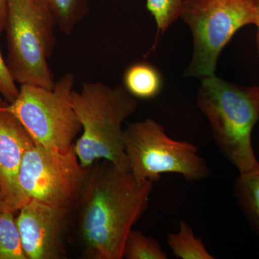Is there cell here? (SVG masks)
<instances>
[{
	"mask_svg": "<svg viewBox=\"0 0 259 259\" xmlns=\"http://www.w3.org/2000/svg\"><path fill=\"white\" fill-rule=\"evenodd\" d=\"M152 188L153 182L140 183L107 160L89 167L79 204L88 256L122 258L126 238L146 212Z\"/></svg>",
	"mask_w": 259,
	"mask_h": 259,
	"instance_id": "1",
	"label": "cell"
},
{
	"mask_svg": "<svg viewBox=\"0 0 259 259\" xmlns=\"http://www.w3.org/2000/svg\"><path fill=\"white\" fill-rule=\"evenodd\" d=\"M197 103L209 121L218 149L240 175L258 170L251 135L259 121V87L237 84L214 74L206 76Z\"/></svg>",
	"mask_w": 259,
	"mask_h": 259,
	"instance_id": "2",
	"label": "cell"
},
{
	"mask_svg": "<svg viewBox=\"0 0 259 259\" xmlns=\"http://www.w3.org/2000/svg\"><path fill=\"white\" fill-rule=\"evenodd\" d=\"M74 111L82 134L74 144L81 164L90 167L107 160L130 171L124 145V122L137 110L138 102L124 86L85 82L73 90Z\"/></svg>",
	"mask_w": 259,
	"mask_h": 259,
	"instance_id": "3",
	"label": "cell"
},
{
	"mask_svg": "<svg viewBox=\"0 0 259 259\" xmlns=\"http://www.w3.org/2000/svg\"><path fill=\"white\" fill-rule=\"evenodd\" d=\"M124 145L130 171L140 183L158 182L166 173L178 174L188 182L210 175L197 146L168 137L163 126L153 119L128 124L124 129Z\"/></svg>",
	"mask_w": 259,
	"mask_h": 259,
	"instance_id": "4",
	"label": "cell"
},
{
	"mask_svg": "<svg viewBox=\"0 0 259 259\" xmlns=\"http://www.w3.org/2000/svg\"><path fill=\"white\" fill-rule=\"evenodd\" d=\"M55 25L49 12L35 0H8L7 64L16 82L54 88L48 59L55 44Z\"/></svg>",
	"mask_w": 259,
	"mask_h": 259,
	"instance_id": "5",
	"label": "cell"
},
{
	"mask_svg": "<svg viewBox=\"0 0 259 259\" xmlns=\"http://www.w3.org/2000/svg\"><path fill=\"white\" fill-rule=\"evenodd\" d=\"M256 0H183L180 18L193 36L185 76L214 74L219 56L240 29L255 24Z\"/></svg>",
	"mask_w": 259,
	"mask_h": 259,
	"instance_id": "6",
	"label": "cell"
},
{
	"mask_svg": "<svg viewBox=\"0 0 259 259\" xmlns=\"http://www.w3.org/2000/svg\"><path fill=\"white\" fill-rule=\"evenodd\" d=\"M74 75L67 73L52 89L23 84L16 100L5 105L35 144L66 149L74 145L81 125L72 102Z\"/></svg>",
	"mask_w": 259,
	"mask_h": 259,
	"instance_id": "7",
	"label": "cell"
},
{
	"mask_svg": "<svg viewBox=\"0 0 259 259\" xmlns=\"http://www.w3.org/2000/svg\"><path fill=\"white\" fill-rule=\"evenodd\" d=\"M88 171L74 145L60 149L35 144L24 156L19 183L29 199L71 210L79 204Z\"/></svg>",
	"mask_w": 259,
	"mask_h": 259,
	"instance_id": "8",
	"label": "cell"
},
{
	"mask_svg": "<svg viewBox=\"0 0 259 259\" xmlns=\"http://www.w3.org/2000/svg\"><path fill=\"white\" fill-rule=\"evenodd\" d=\"M16 218L28 259H57L64 255L63 233L69 210L30 199Z\"/></svg>",
	"mask_w": 259,
	"mask_h": 259,
	"instance_id": "9",
	"label": "cell"
},
{
	"mask_svg": "<svg viewBox=\"0 0 259 259\" xmlns=\"http://www.w3.org/2000/svg\"><path fill=\"white\" fill-rule=\"evenodd\" d=\"M6 105H0V190L5 211L15 212L30 199L19 183V173L25 153L35 143Z\"/></svg>",
	"mask_w": 259,
	"mask_h": 259,
	"instance_id": "10",
	"label": "cell"
},
{
	"mask_svg": "<svg viewBox=\"0 0 259 259\" xmlns=\"http://www.w3.org/2000/svg\"><path fill=\"white\" fill-rule=\"evenodd\" d=\"M163 84V76L159 70L148 63L131 65L124 73V88L136 99L151 100L157 97Z\"/></svg>",
	"mask_w": 259,
	"mask_h": 259,
	"instance_id": "11",
	"label": "cell"
},
{
	"mask_svg": "<svg viewBox=\"0 0 259 259\" xmlns=\"http://www.w3.org/2000/svg\"><path fill=\"white\" fill-rule=\"evenodd\" d=\"M233 194L250 226L259 236V169L237 177Z\"/></svg>",
	"mask_w": 259,
	"mask_h": 259,
	"instance_id": "12",
	"label": "cell"
},
{
	"mask_svg": "<svg viewBox=\"0 0 259 259\" xmlns=\"http://www.w3.org/2000/svg\"><path fill=\"white\" fill-rule=\"evenodd\" d=\"M166 243L175 257L182 259H214L188 223L182 221L177 233L167 235Z\"/></svg>",
	"mask_w": 259,
	"mask_h": 259,
	"instance_id": "13",
	"label": "cell"
},
{
	"mask_svg": "<svg viewBox=\"0 0 259 259\" xmlns=\"http://www.w3.org/2000/svg\"><path fill=\"white\" fill-rule=\"evenodd\" d=\"M47 10L61 31L69 35L83 16L79 0H35Z\"/></svg>",
	"mask_w": 259,
	"mask_h": 259,
	"instance_id": "14",
	"label": "cell"
},
{
	"mask_svg": "<svg viewBox=\"0 0 259 259\" xmlns=\"http://www.w3.org/2000/svg\"><path fill=\"white\" fill-rule=\"evenodd\" d=\"M0 259H28L24 253L14 212H0Z\"/></svg>",
	"mask_w": 259,
	"mask_h": 259,
	"instance_id": "15",
	"label": "cell"
},
{
	"mask_svg": "<svg viewBox=\"0 0 259 259\" xmlns=\"http://www.w3.org/2000/svg\"><path fill=\"white\" fill-rule=\"evenodd\" d=\"M122 258L167 259L168 255L154 238L132 229L126 238Z\"/></svg>",
	"mask_w": 259,
	"mask_h": 259,
	"instance_id": "16",
	"label": "cell"
},
{
	"mask_svg": "<svg viewBox=\"0 0 259 259\" xmlns=\"http://www.w3.org/2000/svg\"><path fill=\"white\" fill-rule=\"evenodd\" d=\"M183 0H146L147 9L157 26L158 35L164 33L180 18Z\"/></svg>",
	"mask_w": 259,
	"mask_h": 259,
	"instance_id": "17",
	"label": "cell"
},
{
	"mask_svg": "<svg viewBox=\"0 0 259 259\" xmlns=\"http://www.w3.org/2000/svg\"><path fill=\"white\" fill-rule=\"evenodd\" d=\"M20 89L16 85V81L5 62L0 51V94L7 104L15 101L18 97Z\"/></svg>",
	"mask_w": 259,
	"mask_h": 259,
	"instance_id": "18",
	"label": "cell"
},
{
	"mask_svg": "<svg viewBox=\"0 0 259 259\" xmlns=\"http://www.w3.org/2000/svg\"><path fill=\"white\" fill-rule=\"evenodd\" d=\"M8 18V0H0V34L5 29Z\"/></svg>",
	"mask_w": 259,
	"mask_h": 259,
	"instance_id": "19",
	"label": "cell"
},
{
	"mask_svg": "<svg viewBox=\"0 0 259 259\" xmlns=\"http://www.w3.org/2000/svg\"><path fill=\"white\" fill-rule=\"evenodd\" d=\"M254 25L257 28L255 41H256L257 51H258V55L259 57V0H256V5H255V19Z\"/></svg>",
	"mask_w": 259,
	"mask_h": 259,
	"instance_id": "20",
	"label": "cell"
},
{
	"mask_svg": "<svg viewBox=\"0 0 259 259\" xmlns=\"http://www.w3.org/2000/svg\"><path fill=\"white\" fill-rule=\"evenodd\" d=\"M5 211L4 202H3V195H2L1 190H0V212Z\"/></svg>",
	"mask_w": 259,
	"mask_h": 259,
	"instance_id": "21",
	"label": "cell"
},
{
	"mask_svg": "<svg viewBox=\"0 0 259 259\" xmlns=\"http://www.w3.org/2000/svg\"><path fill=\"white\" fill-rule=\"evenodd\" d=\"M5 104H7L6 102H5L4 99L2 97L1 94H0V105H5Z\"/></svg>",
	"mask_w": 259,
	"mask_h": 259,
	"instance_id": "22",
	"label": "cell"
}]
</instances>
